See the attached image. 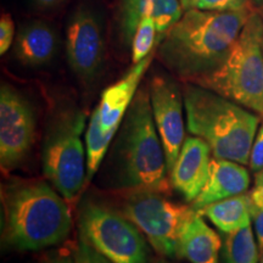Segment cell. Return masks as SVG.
Masks as SVG:
<instances>
[{
	"instance_id": "obj_11",
	"label": "cell",
	"mask_w": 263,
	"mask_h": 263,
	"mask_svg": "<svg viewBox=\"0 0 263 263\" xmlns=\"http://www.w3.org/2000/svg\"><path fill=\"white\" fill-rule=\"evenodd\" d=\"M66 57L73 73L91 81L100 71L105 58V38L100 17L87 6H80L66 28Z\"/></svg>"
},
{
	"instance_id": "obj_7",
	"label": "cell",
	"mask_w": 263,
	"mask_h": 263,
	"mask_svg": "<svg viewBox=\"0 0 263 263\" xmlns=\"http://www.w3.org/2000/svg\"><path fill=\"white\" fill-rule=\"evenodd\" d=\"M154 55L133 65L116 83L103 91L100 101L88 121L84 140L87 149V182H90L110 149V144L120 130L132 101L136 97L144 74Z\"/></svg>"
},
{
	"instance_id": "obj_33",
	"label": "cell",
	"mask_w": 263,
	"mask_h": 263,
	"mask_svg": "<svg viewBox=\"0 0 263 263\" xmlns=\"http://www.w3.org/2000/svg\"><path fill=\"white\" fill-rule=\"evenodd\" d=\"M159 263H171V262H167V261H162V262H159Z\"/></svg>"
},
{
	"instance_id": "obj_25",
	"label": "cell",
	"mask_w": 263,
	"mask_h": 263,
	"mask_svg": "<svg viewBox=\"0 0 263 263\" xmlns=\"http://www.w3.org/2000/svg\"><path fill=\"white\" fill-rule=\"evenodd\" d=\"M251 211V218L254 221L256 240L259 250V257L263 252V210H250Z\"/></svg>"
},
{
	"instance_id": "obj_9",
	"label": "cell",
	"mask_w": 263,
	"mask_h": 263,
	"mask_svg": "<svg viewBox=\"0 0 263 263\" xmlns=\"http://www.w3.org/2000/svg\"><path fill=\"white\" fill-rule=\"evenodd\" d=\"M123 215L136 224L160 255L177 257L179 234L196 210L179 205L151 190H132L122 205Z\"/></svg>"
},
{
	"instance_id": "obj_24",
	"label": "cell",
	"mask_w": 263,
	"mask_h": 263,
	"mask_svg": "<svg viewBox=\"0 0 263 263\" xmlns=\"http://www.w3.org/2000/svg\"><path fill=\"white\" fill-rule=\"evenodd\" d=\"M250 168L255 173L263 170V123L256 134L254 144H252L251 154H250Z\"/></svg>"
},
{
	"instance_id": "obj_30",
	"label": "cell",
	"mask_w": 263,
	"mask_h": 263,
	"mask_svg": "<svg viewBox=\"0 0 263 263\" xmlns=\"http://www.w3.org/2000/svg\"><path fill=\"white\" fill-rule=\"evenodd\" d=\"M252 4H254L256 8L263 10V0H251Z\"/></svg>"
},
{
	"instance_id": "obj_4",
	"label": "cell",
	"mask_w": 263,
	"mask_h": 263,
	"mask_svg": "<svg viewBox=\"0 0 263 263\" xmlns=\"http://www.w3.org/2000/svg\"><path fill=\"white\" fill-rule=\"evenodd\" d=\"M183 98L189 133L205 140L217 159L249 164L261 116L190 82Z\"/></svg>"
},
{
	"instance_id": "obj_31",
	"label": "cell",
	"mask_w": 263,
	"mask_h": 263,
	"mask_svg": "<svg viewBox=\"0 0 263 263\" xmlns=\"http://www.w3.org/2000/svg\"><path fill=\"white\" fill-rule=\"evenodd\" d=\"M179 2L182 3V5H183L184 10H186V9H188V6H189V3H190V0H179Z\"/></svg>"
},
{
	"instance_id": "obj_3",
	"label": "cell",
	"mask_w": 263,
	"mask_h": 263,
	"mask_svg": "<svg viewBox=\"0 0 263 263\" xmlns=\"http://www.w3.org/2000/svg\"><path fill=\"white\" fill-rule=\"evenodd\" d=\"M44 182L16 183L3 193V246L39 251L60 244L71 232L67 203Z\"/></svg>"
},
{
	"instance_id": "obj_17",
	"label": "cell",
	"mask_w": 263,
	"mask_h": 263,
	"mask_svg": "<svg viewBox=\"0 0 263 263\" xmlns=\"http://www.w3.org/2000/svg\"><path fill=\"white\" fill-rule=\"evenodd\" d=\"M221 249L219 235L196 212L180 232L177 257L190 263H218Z\"/></svg>"
},
{
	"instance_id": "obj_13",
	"label": "cell",
	"mask_w": 263,
	"mask_h": 263,
	"mask_svg": "<svg viewBox=\"0 0 263 263\" xmlns=\"http://www.w3.org/2000/svg\"><path fill=\"white\" fill-rule=\"evenodd\" d=\"M211 147L199 137L184 140L179 156L170 173L171 184L188 202H193L201 193L210 171Z\"/></svg>"
},
{
	"instance_id": "obj_21",
	"label": "cell",
	"mask_w": 263,
	"mask_h": 263,
	"mask_svg": "<svg viewBox=\"0 0 263 263\" xmlns=\"http://www.w3.org/2000/svg\"><path fill=\"white\" fill-rule=\"evenodd\" d=\"M251 0H190L188 9L206 11H240L251 8Z\"/></svg>"
},
{
	"instance_id": "obj_27",
	"label": "cell",
	"mask_w": 263,
	"mask_h": 263,
	"mask_svg": "<svg viewBox=\"0 0 263 263\" xmlns=\"http://www.w3.org/2000/svg\"><path fill=\"white\" fill-rule=\"evenodd\" d=\"M66 0H29V3L34 6V8L41 10H50L55 9L58 6L64 4Z\"/></svg>"
},
{
	"instance_id": "obj_16",
	"label": "cell",
	"mask_w": 263,
	"mask_h": 263,
	"mask_svg": "<svg viewBox=\"0 0 263 263\" xmlns=\"http://www.w3.org/2000/svg\"><path fill=\"white\" fill-rule=\"evenodd\" d=\"M57 49L55 29L47 22L33 20L20 27L15 38L14 55L24 66L41 67L52 60Z\"/></svg>"
},
{
	"instance_id": "obj_10",
	"label": "cell",
	"mask_w": 263,
	"mask_h": 263,
	"mask_svg": "<svg viewBox=\"0 0 263 263\" xmlns=\"http://www.w3.org/2000/svg\"><path fill=\"white\" fill-rule=\"evenodd\" d=\"M35 133V116L29 101L9 84L0 89V163L14 170L26 159Z\"/></svg>"
},
{
	"instance_id": "obj_6",
	"label": "cell",
	"mask_w": 263,
	"mask_h": 263,
	"mask_svg": "<svg viewBox=\"0 0 263 263\" xmlns=\"http://www.w3.org/2000/svg\"><path fill=\"white\" fill-rule=\"evenodd\" d=\"M87 124L80 108H64L51 120L43 140V172L67 201L87 183V149L82 139Z\"/></svg>"
},
{
	"instance_id": "obj_22",
	"label": "cell",
	"mask_w": 263,
	"mask_h": 263,
	"mask_svg": "<svg viewBox=\"0 0 263 263\" xmlns=\"http://www.w3.org/2000/svg\"><path fill=\"white\" fill-rule=\"evenodd\" d=\"M76 263H111L103 255L99 254L90 244H88L83 238H81L77 248L74 250Z\"/></svg>"
},
{
	"instance_id": "obj_26",
	"label": "cell",
	"mask_w": 263,
	"mask_h": 263,
	"mask_svg": "<svg viewBox=\"0 0 263 263\" xmlns=\"http://www.w3.org/2000/svg\"><path fill=\"white\" fill-rule=\"evenodd\" d=\"M250 210H263V185H255L249 193Z\"/></svg>"
},
{
	"instance_id": "obj_20",
	"label": "cell",
	"mask_w": 263,
	"mask_h": 263,
	"mask_svg": "<svg viewBox=\"0 0 263 263\" xmlns=\"http://www.w3.org/2000/svg\"><path fill=\"white\" fill-rule=\"evenodd\" d=\"M155 47H159V32H157L156 22L153 18L145 17L137 26L130 41L133 65L149 57Z\"/></svg>"
},
{
	"instance_id": "obj_12",
	"label": "cell",
	"mask_w": 263,
	"mask_h": 263,
	"mask_svg": "<svg viewBox=\"0 0 263 263\" xmlns=\"http://www.w3.org/2000/svg\"><path fill=\"white\" fill-rule=\"evenodd\" d=\"M154 121L162 141L167 171H172L184 143V98L178 83L168 76L156 74L149 88Z\"/></svg>"
},
{
	"instance_id": "obj_15",
	"label": "cell",
	"mask_w": 263,
	"mask_h": 263,
	"mask_svg": "<svg viewBox=\"0 0 263 263\" xmlns=\"http://www.w3.org/2000/svg\"><path fill=\"white\" fill-rule=\"evenodd\" d=\"M249 185V172L241 163L215 157L210 162L206 184L192 202V207L199 211L207 205L244 194Z\"/></svg>"
},
{
	"instance_id": "obj_2",
	"label": "cell",
	"mask_w": 263,
	"mask_h": 263,
	"mask_svg": "<svg viewBox=\"0 0 263 263\" xmlns=\"http://www.w3.org/2000/svg\"><path fill=\"white\" fill-rule=\"evenodd\" d=\"M108 170L118 189L170 192L166 155L145 88L138 89L128 108L111 150Z\"/></svg>"
},
{
	"instance_id": "obj_18",
	"label": "cell",
	"mask_w": 263,
	"mask_h": 263,
	"mask_svg": "<svg viewBox=\"0 0 263 263\" xmlns=\"http://www.w3.org/2000/svg\"><path fill=\"white\" fill-rule=\"evenodd\" d=\"M226 234L251 224L249 194H240L202 207L197 211Z\"/></svg>"
},
{
	"instance_id": "obj_14",
	"label": "cell",
	"mask_w": 263,
	"mask_h": 263,
	"mask_svg": "<svg viewBox=\"0 0 263 263\" xmlns=\"http://www.w3.org/2000/svg\"><path fill=\"white\" fill-rule=\"evenodd\" d=\"M183 14L184 8L179 0H121L120 24L124 42L130 44L139 22L150 17L156 22L160 44Z\"/></svg>"
},
{
	"instance_id": "obj_29",
	"label": "cell",
	"mask_w": 263,
	"mask_h": 263,
	"mask_svg": "<svg viewBox=\"0 0 263 263\" xmlns=\"http://www.w3.org/2000/svg\"><path fill=\"white\" fill-rule=\"evenodd\" d=\"M255 185H263V170L257 173L255 180Z\"/></svg>"
},
{
	"instance_id": "obj_23",
	"label": "cell",
	"mask_w": 263,
	"mask_h": 263,
	"mask_svg": "<svg viewBox=\"0 0 263 263\" xmlns=\"http://www.w3.org/2000/svg\"><path fill=\"white\" fill-rule=\"evenodd\" d=\"M15 38L14 20L11 15L3 14L0 18V54L4 55L9 51Z\"/></svg>"
},
{
	"instance_id": "obj_8",
	"label": "cell",
	"mask_w": 263,
	"mask_h": 263,
	"mask_svg": "<svg viewBox=\"0 0 263 263\" xmlns=\"http://www.w3.org/2000/svg\"><path fill=\"white\" fill-rule=\"evenodd\" d=\"M81 236L111 263H147L149 248L140 230L126 216L88 201L80 210Z\"/></svg>"
},
{
	"instance_id": "obj_32",
	"label": "cell",
	"mask_w": 263,
	"mask_h": 263,
	"mask_svg": "<svg viewBox=\"0 0 263 263\" xmlns=\"http://www.w3.org/2000/svg\"><path fill=\"white\" fill-rule=\"evenodd\" d=\"M259 262H261V263H263V252H262L261 257H259Z\"/></svg>"
},
{
	"instance_id": "obj_5",
	"label": "cell",
	"mask_w": 263,
	"mask_h": 263,
	"mask_svg": "<svg viewBox=\"0 0 263 263\" xmlns=\"http://www.w3.org/2000/svg\"><path fill=\"white\" fill-rule=\"evenodd\" d=\"M193 83L263 116V16L252 12L224 60Z\"/></svg>"
},
{
	"instance_id": "obj_19",
	"label": "cell",
	"mask_w": 263,
	"mask_h": 263,
	"mask_svg": "<svg viewBox=\"0 0 263 263\" xmlns=\"http://www.w3.org/2000/svg\"><path fill=\"white\" fill-rule=\"evenodd\" d=\"M257 240H255L251 224L227 234L223 246L226 263H257L259 258Z\"/></svg>"
},
{
	"instance_id": "obj_28",
	"label": "cell",
	"mask_w": 263,
	"mask_h": 263,
	"mask_svg": "<svg viewBox=\"0 0 263 263\" xmlns=\"http://www.w3.org/2000/svg\"><path fill=\"white\" fill-rule=\"evenodd\" d=\"M42 263H76L74 256L66 252H57V254L50 255Z\"/></svg>"
},
{
	"instance_id": "obj_1",
	"label": "cell",
	"mask_w": 263,
	"mask_h": 263,
	"mask_svg": "<svg viewBox=\"0 0 263 263\" xmlns=\"http://www.w3.org/2000/svg\"><path fill=\"white\" fill-rule=\"evenodd\" d=\"M252 12L251 8L226 12L185 10L157 47L160 61L193 83L224 60Z\"/></svg>"
}]
</instances>
